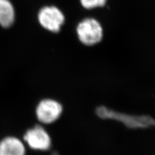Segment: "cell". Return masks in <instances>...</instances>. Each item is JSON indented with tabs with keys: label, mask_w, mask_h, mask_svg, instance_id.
Returning a JSON list of instances; mask_svg holds the SVG:
<instances>
[{
	"label": "cell",
	"mask_w": 155,
	"mask_h": 155,
	"mask_svg": "<svg viewBox=\"0 0 155 155\" xmlns=\"http://www.w3.org/2000/svg\"><path fill=\"white\" fill-rule=\"evenodd\" d=\"M76 33L80 41L86 46L98 44L104 37V30L97 19L87 18L81 20L76 27Z\"/></svg>",
	"instance_id": "6da1fadb"
},
{
	"label": "cell",
	"mask_w": 155,
	"mask_h": 155,
	"mask_svg": "<svg viewBox=\"0 0 155 155\" xmlns=\"http://www.w3.org/2000/svg\"><path fill=\"white\" fill-rule=\"evenodd\" d=\"M65 16L60 8L56 6H45L38 14V20L45 30L58 33L65 22Z\"/></svg>",
	"instance_id": "7a4b0ae2"
},
{
	"label": "cell",
	"mask_w": 155,
	"mask_h": 155,
	"mask_svg": "<svg viewBox=\"0 0 155 155\" xmlns=\"http://www.w3.org/2000/svg\"><path fill=\"white\" fill-rule=\"evenodd\" d=\"M63 110L62 105L57 100L52 98L43 99L36 106V118L42 124H52L60 118Z\"/></svg>",
	"instance_id": "3957f363"
},
{
	"label": "cell",
	"mask_w": 155,
	"mask_h": 155,
	"mask_svg": "<svg viewBox=\"0 0 155 155\" xmlns=\"http://www.w3.org/2000/svg\"><path fill=\"white\" fill-rule=\"evenodd\" d=\"M23 140L32 150L45 151L52 145V139L48 133L40 125L28 129L23 136Z\"/></svg>",
	"instance_id": "277c9868"
},
{
	"label": "cell",
	"mask_w": 155,
	"mask_h": 155,
	"mask_svg": "<svg viewBox=\"0 0 155 155\" xmlns=\"http://www.w3.org/2000/svg\"><path fill=\"white\" fill-rule=\"evenodd\" d=\"M0 155H26L25 145L16 137H7L0 141Z\"/></svg>",
	"instance_id": "5b68a950"
},
{
	"label": "cell",
	"mask_w": 155,
	"mask_h": 155,
	"mask_svg": "<svg viewBox=\"0 0 155 155\" xmlns=\"http://www.w3.org/2000/svg\"><path fill=\"white\" fill-rule=\"evenodd\" d=\"M16 20V11L10 0H0V26L4 28L12 27Z\"/></svg>",
	"instance_id": "8992f818"
},
{
	"label": "cell",
	"mask_w": 155,
	"mask_h": 155,
	"mask_svg": "<svg viewBox=\"0 0 155 155\" xmlns=\"http://www.w3.org/2000/svg\"><path fill=\"white\" fill-rule=\"evenodd\" d=\"M107 0H80L81 6L87 10L104 7Z\"/></svg>",
	"instance_id": "52a82bcc"
}]
</instances>
